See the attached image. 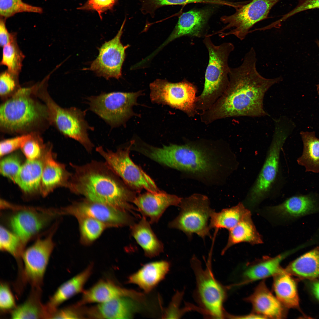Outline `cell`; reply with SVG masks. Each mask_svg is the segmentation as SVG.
Returning <instances> with one entry per match:
<instances>
[{
  "mask_svg": "<svg viewBox=\"0 0 319 319\" xmlns=\"http://www.w3.org/2000/svg\"><path fill=\"white\" fill-rule=\"evenodd\" d=\"M233 154L224 141L206 139L189 141L181 145L152 146L148 152L151 159L207 185L224 183L235 168Z\"/></svg>",
  "mask_w": 319,
  "mask_h": 319,
  "instance_id": "6da1fadb",
  "label": "cell"
},
{
  "mask_svg": "<svg viewBox=\"0 0 319 319\" xmlns=\"http://www.w3.org/2000/svg\"><path fill=\"white\" fill-rule=\"evenodd\" d=\"M256 57L252 47L239 66L230 68L226 89L209 109L200 114L202 122L209 124L230 117L268 115L263 108L264 95L271 87L281 82L282 77L263 76L256 68Z\"/></svg>",
  "mask_w": 319,
  "mask_h": 319,
  "instance_id": "7a4b0ae2",
  "label": "cell"
},
{
  "mask_svg": "<svg viewBox=\"0 0 319 319\" xmlns=\"http://www.w3.org/2000/svg\"><path fill=\"white\" fill-rule=\"evenodd\" d=\"M73 168L67 188L89 201L134 214L131 204L136 197L104 162L92 161L82 165L70 164Z\"/></svg>",
  "mask_w": 319,
  "mask_h": 319,
  "instance_id": "3957f363",
  "label": "cell"
},
{
  "mask_svg": "<svg viewBox=\"0 0 319 319\" xmlns=\"http://www.w3.org/2000/svg\"><path fill=\"white\" fill-rule=\"evenodd\" d=\"M208 35L203 42L208 51L209 61L206 71L204 88L198 97L197 110L204 112L209 109L223 95L229 82L230 68L228 60L234 46L231 43H224L215 45Z\"/></svg>",
  "mask_w": 319,
  "mask_h": 319,
  "instance_id": "277c9868",
  "label": "cell"
},
{
  "mask_svg": "<svg viewBox=\"0 0 319 319\" xmlns=\"http://www.w3.org/2000/svg\"><path fill=\"white\" fill-rule=\"evenodd\" d=\"M287 121L279 118L275 121V129L264 163L243 204L253 210L268 196L278 173L280 153L288 135Z\"/></svg>",
  "mask_w": 319,
  "mask_h": 319,
  "instance_id": "5b68a950",
  "label": "cell"
},
{
  "mask_svg": "<svg viewBox=\"0 0 319 319\" xmlns=\"http://www.w3.org/2000/svg\"><path fill=\"white\" fill-rule=\"evenodd\" d=\"M32 88L19 89L1 105L0 124L3 130L14 133L25 131L47 116L45 108L30 96Z\"/></svg>",
  "mask_w": 319,
  "mask_h": 319,
  "instance_id": "8992f818",
  "label": "cell"
},
{
  "mask_svg": "<svg viewBox=\"0 0 319 319\" xmlns=\"http://www.w3.org/2000/svg\"><path fill=\"white\" fill-rule=\"evenodd\" d=\"M208 197L203 194L194 193L182 198L179 206V214L170 222V228L180 230L191 239L193 234L203 239L211 237L209 222L213 210L210 207Z\"/></svg>",
  "mask_w": 319,
  "mask_h": 319,
  "instance_id": "52a82bcc",
  "label": "cell"
},
{
  "mask_svg": "<svg viewBox=\"0 0 319 319\" xmlns=\"http://www.w3.org/2000/svg\"><path fill=\"white\" fill-rule=\"evenodd\" d=\"M211 253L210 251L205 269L196 258L191 259L196 281L195 296L204 313L214 318H222L225 316L223 304L227 296L226 289L215 279L213 274Z\"/></svg>",
  "mask_w": 319,
  "mask_h": 319,
  "instance_id": "ba28073f",
  "label": "cell"
},
{
  "mask_svg": "<svg viewBox=\"0 0 319 319\" xmlns=\"http://www.w3.org/2000/svg\"><path fill=\"white\" fill-rule=\"evenodd\" d=\"M134 142L132 141L127 147L115 152L104 149L102 146L97 147L96 150L109 167L132 188L137 191L145 189L153 193L160 192L154 180L130 158V150Z\"/></svg>",
  "mask_w": 319,
  "mask_h": 319,
  "instance_id": "9c48e42d",
  "label": "cell"
},
{
  "mask_svg": "<svg viewBox=\"0 0 319 319\" xmlns=\"http://www.w3.org/2000/svg\"><path fill=\"white\" fill-rule=\"evenodd\" d=\"M152 102L168 105L180 110L189 117L197 113V89L192 83L185 80L172 83L165 79H157L150 84Z\"/></svg>",
  "mask_w": 319,
  "mask_h": 319,
  "instance_id": "30bf717a",
  "label": "cell"
},
{
  "mask_svg": "<svg viewBox=\"0 0 319 319\" xmlns=\"http://www.w3.org/2000/svg\"><path fill=\"white\" fill-rule=\"evenodd\" d=\"M113 92L87 98L90 109L112 127L125 123L134 114L132 107L141 94Z\"/></svg>",
  "mask_w": 319,
  "mask_h": 319,
  "instance_id": "8fae6325",
  "label": "cell"
},
{
  "mask_svg": "<svg viewBox=\"0 0 319 319\" xmlns=\"http://www.w3.org/2000/svg\"><path fill=\"white\" fill-rule=\"evenodd\" d=\"M280 0H252L236 9L234 14L222 17L226 26L216 33L222 38L233 35L244 40L250 29L257 22L266 19L272 7Z\"/></svg>",
  "mask_w": 319,
  "mask_h": 319,
  "instance_id": "7c38bea8",
  "label": "cell"
},
{
  "mask_svg": "<svg viewBox=\"0 0 319 319\" xmlns=\"http://www.w3.org/2000/svg\"><path fill=\"white\" fill-rule=\"evenodd\" d=\"M43 97L50 117L60 132L78 141L88 152H91L94 146L87 131L92 128L85 120V112L75 107L63 108L48 96Z\"/></svg>",
  "mask_w": 319,
  "mask_h": 319,
  "instance_id": "4fadbf2b",
  "label": "cell"
},
{
  "mask_svg": "<svg viewBox=\"0 0 319 319\" xmlns=\"http://www.w3.org/2000/svg\"><path fill=\"white\" fill-rule=\"evenodd\" d=\"M60 214L72 215L79 220L87 217L98 220L107 226H130L134 219L128 211L86 199L63 208Z\"/></svg>",
  "mask_w": 319,
  "mask_h": 319,
  "instance_id": "5bb4252c",
  "label": "cell"
},
{
  "mask_svg": "<svg viewBox=\"0 0 319 319\" xmlns=\"http://www.w3.org/2000/svg\"><path fill=\"white\" fill-rule=\"evenodd\" d=\"M126 20V17L116 36L102 45L99 49V53L96 58L89 68L84 70L92 71L97 76L107 79L111 78L118 79L121 77L125 50L129 46H124L121 40Z\"/></svg>",
  "mask_w": 319,
  "mask_h": 319,
  "instance_id": "9a60e30c",
  "label": "cell"
},
{
  "mask_svg": "<svg viewBox=\"0 0 319 319\" xmlns=\"http://www.w3.org/2000/svg\"><path fill=\"white\" fill-rule=\"evenodd\" d=\"M262 214L270 221L281 224L319 211V198L313 194L292 196L276 205L264 208Z\"/></svg>",
  "mask_w": 319,
  "mask_h": 319,
  "instance_id": "2e32d148",
  "label": "cell"
},
{
  "mask_svg": "<svg viewBox=\"0 0 319 319\" xmlns=\"http://www.w3.org/2000/svg\"><path fill=\"white\" fill-rule=\"evenodd\" d=\"M54 228L46 236L38 239L25 250L22 256L24 264V273L29 281L38 286L43 281L50 256L54 247Z\"/></svg>",
  "mask_w": 319,
  "mask_h": 319,
  "instance_id": "e0dca14e",
  "label": "cell"
},
{
  "mask_svg": "<svg viewBox=\"0 0 319 319\" xmlns=\"http://www.w3.org/2000/svg\"><path fill=\"white\" fill-rule=\"evenodd\" d=\"M55 214L49 210L22 209L9 217L8 224L11 231L19 238L25 247L48 224Z\"/></svg>",
  "mask_w": 319,
  "mask_h": 319,
  "instance_id": "ac0fdd59",
  "label": "cell"
},
{
  "mask_svg": "<svg viewBox=\"0 0 319 319\" xmlns=\"http://www.w3.org/2000/svg\"><path fill=\"white\" fill-rule=\"evenodd\" d=\"M122 297H131L139 302L144 296L136 291L123 288L108 279L100 280L89 289L84 291L80 300L76 303L82 306L91 303H100Z\"/></svg>",
  "mask_w": 319,
  "mask_h": 319,
  "instance_id": "d6986e66",
  "label": "cell"
},
{
  "mask_svg": "<svg viewBox=\"0 0 319 319\" xmlns=\"http://www.w3.org/2000/svg\"><path fill=\"white\" fill-rule=\"evenodd\" d=\"M182 198L174 194L161 191L157 193L149 192L136 197L133 203L142 217L149 219L151 224L157 223L169 206H179Z\"/></svg>",
  "mask_w": 319,
  "mask_h": 319,
  "instance_id": "ffe728a7",
  "label": "cell"
},
{
  "mask_svg": "<svg viewBox=\"0 0 319 319\" xmlns=\"http://www.w3.org/2000/svg\"><path fill=\"white\" fill-rule=\"evenodd\" d=\"M264 279L256 287L253 293L245 300L250 303L253 312L266 318L283 319L287 314V309L274 296L267 287Z\"/></svg>",
  "mask_w": 319,
  "mask_h": 319,
  "instance_id": "44dd1931",
  "label": "cell"
},
{
  "mask_svg": "<svg viewBox=\"0 0 319 319\" xmlns=\"http://www.w3.org/2000/svg\"><path fill=\"white\" fill-rule=\"evenodd\" d=\"M139 302L130 297H118L86 307L87 318H130L139 310Z\"/></svg>",
  "mask_w": 319,
  "mask_h": 319,
  "instance_id": "7402d4cb",
  "label": "cell"
},
{
  "mask_svg": "<svg viewBox=\"0 0 319 319\" xmlns=\"http://www.w3.org/2000/svg\"><path fill=\"white\" fill-rule=\"evenodd\" d=\"M209 14L210 12L206 9L193 10L183 13L170 36L157 51L183 36L205 37L204 30Z\"/></svg>",
  "mask_w": 319,
  "mask_h": 319,
  "instance_id": "603a6c76",
  "label": "cell"
},
{
  "mask_svg": "<svg viewBox=\"0 0 319 319\" xmlns=\"http://www.w3.org/2000/svg\"><path fill=\"white\" fill-rule=\"evenodd\" d=\"M297 250L296 248L276 256H264L248 264L243 274V280L240 285L274 276L284 271L280 264L285 258Z\"/></svg>",
  "mask_w": 319,
  "mask_h": 319,
  "instance_id": "cb8c5ba5",
  "label": "cell"
},
{
  "mask_svg": "<svg viewBox=\"0 0 319 319\" xmlns=\"http://www.w3.org/2000/svg\"><path fill=\"white\" fill-rule=\"evenodd\" d=\"M170 265V262L164 260L146 264L129 276L128 283L136 284L149 293L165 278Z\"/></svg>",
  "mask_w": 319,
  "mask_h": 319,
  "instance_id": "d4e9b609",
  "label": "cell"
},
{
  "mask_svg": "<svg viewBox=\"0 0 319 319\" xmlns=\"http://www.w3.org/2000/svg\"><path fill=\"white\" fill-rule=\"evenodd\" d=\"M44 161L40 186L41 192L45 196L57 187H67L71 174L64 165L53 159L50 151L45 156Z\"/></svg>",
  "mask_w": 319,
  "mask_h": 319,
  "instance_id": "484cf974",
  "label": "cell"
},
{
  "mask_svg": "<svg viewBox=\"0 0 319 319\" xmlns=\"http://www.w3.org/2000/svg\"><path fill=\"white\" fill-rule=\"evenodd\" d=\"M93 265L90 264L77 275L62 284L51 298L46 307L52 313L61 304L76 294L83 292L84 288L90 276Z\"/></svg>",
  "mask_w": 319,
  "mask_h": 319,
  "instance_id": "4316f807",
  "label": "cell"
},
{
  "mask_svg": "<svg viewBox=\"0 0 319 319\" xmlns=\"http://www.w3.org/2000/svg\"><path fill=\"white\" fill-rule=\"evenodd\" d=\"M150 223L142 217L139 222L130 226L131 234L143 249L144 255L152 258L160 255L164 250L163 243L152 230Z\"/></svg>",
  "mask_w": 319,
  "mask_h": 319,
  "instance_id": "83f0119b",
  "label": "cell"
},
{
  "mask_svg": "<svg viewBox=\"0 0 319 319\" xmlns=\"http://www.w3.org/2000/svg\"><path fill=\"white\" fill-rule=\"evenodd\" d=\"M284 270L300 279L319 280V246L292 261Z\"/></svg>",
  "mask_w": 319,
  "mask_h": 319,
  "instance_id": "f1b7e54d",
  "label": "cell"
},
{
  "mask_svg": "<svg viewBox=\"0 0 319 319\" xmlns=\"http://www.w3.org/2000/svg\"><path fill=\"white\" fill-rule=\"evenodd\" d=\"M284 271L273 277L272 289L276 297L287 309L299 308L297 283Z\"/></svg>",
  "mask_w": 319,
  "mask_h": 319,
  "instance_id": "f546056e",
  "label": "cell"
},
{
  "mask_svg": "<svg viewBox=\"0 0 319 319\" xmlns=\"http://www.w3.org/2000/svg\"><path fill=\"white\" fill-rule=\"evenodd\" d=\"M251 211L243 203L240 202L232 207L223 209L217 212H212L209 222L210 229L218 231L224 229H231L245 218L251 216Z\"/></svg>",
  "mask_w": 319,
  "mask_h": 319,
  "instance_id": "4dcf8cb0",
  "label": "cell"
},
{
  "mask_svg": "<svg viewBox=\"0 0 319 319\" xmlns=\"http://www.w3.org/2000/svg\"><path fill=\"white\" fill-rule=\"evenodd\" d=\"M229 231L227 241L222 250V254L238 244L246 242L254 245L263 243L262 237L257 230L251 215L245 218Z\"/></svg>",
  "mask_w": 319,
  "mask_h": 319,
  "instance_id": "1f68e13d",
  "label": "cell"
},
{
  "mask_svg": "<svg viewBox=\"0 0 319 319\" xmlns=\"http://www.w3.org/2000/svg\"><path fill=\"white\" fill-rule=\"evenodd\" d=\"M43 168L40 160H27L22 165L15 183L25 193L35 191L40 185Z\"/></svg>",
  "mask_w": 319,
  "mask_h": 319,
  "instance_id": "d6a6232c",
  "label": "cell"
},
{
  "mask_svg": "<svg viewBox=\"0 0 319 319\" xmlns=\"http://www.w3.org/2000/svg\"><path fill=\"white\" fill-rule=\"evenodd\" d=\"M303 143L302 154L297 161L304 166L306 171L319 172V139L314 132L303 131L300 133Z\"/></svg>",
  "mask_w": 319,
  "mask_h": 319,
  "instance_id": "836d02e7",
  "label": "cell"
},
{
  "mask_svg": "<svg viewBox=\"0 0 319 319\" xmlns=\"http://www.w3.org/2000/svg\"><path fill=\"white\" fill-rule=\"evenodd\" d=\"M16 38L3 47L1 64L6 66L9 71L18 76L25 56L17 44Z\"/></svg>",
  "mask_w": 319,
  "mask_h": 319,
  "instance_id": "e575fe53",
  "label": "cell"
},
{
  "mask_svg": "<svg viewBox=\"0 0 319 319\" xmlns=\"http://www.w3.org/2000/svg\"><path fill=\"white\" fill-rule=\"evenodd\" d=\"M23 0H0V17L6 19L23 12L41 14L43 9L25 3Z\"/></svg>",
  "mask_w": 319,
  "mask_h": 319,
  "instance_id": "d590c367",
  "label": "cell"
},
{
  "mask_svg": "<svg viewBox=\"0 0 319 319\" xmlns=\"http://www.w3.org/2000/svg\"><path fill=\"white\" fill-rule=\"evenodd\" d=\"M25 246L19 238L13 232L3 226L0 229V249L14 258L22 257Z\"/></svg>",
  "mask_w": 319,
  "mask_h": 319,
  "instance_id": "8d00e7d4",
  "label": "cell"
},
{
  "mask_svg": "<svg viewBox=\"0 0 319 319\" xmlns=\"http://www.w3.org/2000/svg\"><path fill=\"white\" fill-rule=\"evenodd\" d=\"M141 5L140 10L144 15L154 17L155 12L159 8L167 5H182L192 3L209 4L210 0H137Z\"/></svg>",
  "mask_w": 319,
  "mask_h": 319,
  "instance_id": "74e56055",
  "label": "cell"
},
{
  "mask_svg": "<svg viewBox=\"0 0 319 319\" xmlns=\"http://www.w3.org/2000/svg\"><path fill=\"white\" fill-rule=\"evenodd\" d=\"M33 300H29L15 307L11 314L12 319H39L47 316L45 307L42 309Z\"/></svg>",
  "mask_w": 319,
  "mask_h": 319,
  "instance_id": "f35d334b",
  "label": "cell"
},
{
  "mask_svg": "<svg viewBox=\"0 0 319 319\" xmlns=\"http://www.w3.org/2000/svg\"><path fill=\"white\" fill-rule=\"evenodd\" d=\"M81 234L83 239L88 242L93 241L101 235L106 227L105 224L91 218L80 219Z\"/></svg>",
  "mask_w": 319,
  "mask_h": 319,
  "instance_id": "ab89813d",
  "label": "cell"
},
{
  "mask_svg": "<svg viewBox=\"0 0 319 319\" xmlns=\"http://www.w3.org/2000/svg\"><path fill=\"white\" fill-rule=\"evenodd\" d=\"M22 165L19 156L17 154H12L1 161L0 172L3 176L15 183Z\"/></svg>",
  "mask_w": 319,
  "mask_h": 319,
  "instance_id": "60d3db41",
  "label": "cell"
},
{
  "mask_svg": "<svg viewBox=\"0 0 319 319\" xmlns=\"http://www.w3.org/2000/svg\"><path fill=\"white\" fill-rule=\"evenodd\" d=\"M119 0H87L83 5L78 7V10L97 12L100 19L102 14L108 10H112Z\"/></svg>",
  "mask_w": 319,
  "mask_h": 319,
  "instance_id": "b9f144b4",
  "label": "cell"
},
{
  "mask_svg": "<svg viewBox=\"0 0 319 319\" xmlns=\"http://www.w3.org/2000/svg\"><path fill=\"white\" fill-rule=\"evenodd\" d=\"M83 306V305H82ZM76 304L52 313L50 318L53 319H81L87 318L85 308Z\"/></svg>",
  "mask_w": 319,
  "mask_h": 319,
  "instance_id": "7bdbcfd3",
  "label": "cell"
},
{
  "mask_svg": "<svg viewBox=\"0 0 319 319\" xmlns=\"http://www.w3.org/2000/svg\"><path fill=\"white\" fill-rule=\"evenodd\" d=\"M32 138L30 134H26L4 140L0 144V156L8 154L19 148H22L25 144Z\"/></svg>",
  "mask_w": 319,
  "mask_h": 319,
  "instance_id": "ee69618b",
  "label": "cell"
},
{
  "mask_svg": "<svg viewBox=\"0 0 319 319\" xmlns=\"http://www.w3.org/2000/svg\"><path fill=\"white\" fill-rule=\"evenodd\" d=\"M16 75L8 70L3 72L0 76V94L4 96L12 92L17 85Z\"/></svg>",
  "mask_w": 319,
  "mask_h": 319,
  "instance_id": "f6af8a7d",
  "label": "cell"
},
{
  "mask_svg": "<svg viewBox=\"0 0 319 319\" xmlns=\"http://www.w3.org/2000/svg\"><path fill=\"white\" fill-rule=\"evenodd\" d=\"M14 296L9 287L1 284L0 287V308L2 311H7L15 308Z\"/></svg>",
  "mask_w": 319,
  "mask_h": 319,
  "instance_id": "bcb514c9",
  "label": "cell"
},
{
  "mask_svg": "<svg viewBox=\"0 0 319 319\" xmlns=\"http://www.w3.org/2000/svg\"><path fill=\"white\" fill-rule=\"evenodd\" d=\"M182 292L177 293L172 299L168 307L163 316L166 318H179L183 314L184 310L180 309V306L182 298Z\"/></svg>",
  "mask_w": 319,
  "mask_h": 319,
  "instance_id": "7dc6e473",
  "label": "cell"
},
{
  "mask_svg": "<svg viewBox=\"0 0 319 319\" xmlns=\"http://www.w3.org/2000/svg\"><path fill=\"white\" fill-rule=\"evenodd\" d=\"M319 8V0H298V4L292 10L283 15L287 19L299 13L305 11Z\"/></svg>",
  "mask_w": 319,
  "mask_h": 319,
  "instance_id": "c3c4849f",
  "label": "cell"
},
{
  "mask_svg": "<svg viewBox=\"0 0 319 319\" xmlns=\"http://www.w3.org/2000/svg\"><path fill=\"white\" fill-rule=\"evenodd\" d=\"M21 148L28 160H37L41 156L40 146L38 142L32 139V138L27 141Z\"/></svg>",
  "mask_w": 319,
  "mask_h": 319,
  "instance_id": "681fc988",
  "label": "cell"
},
{
  "mask_svg": "<svg viewBox=\"0 0 319 319\" xmlns=\"http://www.w3.org/2000/svg\"><path fill=\"white\" fill-rule=\"evenodd\" d=\"M6 20L0 17V45L3 47L16 38V33H10L8 30L6 23Z\"/></svg>",
  "mask_w": 319,
  "mask_h": 319,
  "instance_id": "f907efd6",
  "label": "cell"
},
{
  "mask_svg": "<svg viewBox=\"0 0 319 319\" xmlns=\"http://www.w3.org/2000/svg\"><path fill=\"white\" fill-rule=\"evenodd\" d=\"M310 288L313 294L319 302V280H313Z\"/></svg>",
  "mask_w": 319,
  "mask_h": 319,
  "instance_id": "816d5d0a",
  "label": "cell"
},
{
  "mask_svg": "<svg viewBox=\"0 0 319 319\" xmlns=\"http://www.w3.org/2000/svg\"><path fill=\"white\" fill-rule=\"evenodd\" d=\"M315 42L316 43L319 48V40H317L315 41ZM317 90L319 89V84L317 85Z\"/></svg>",
  "mask_w": 319,
  "mask_h": 319,
  "instance_id": "f5cc1de1",
  "label": "cell"
},
{
  "mask_svg": "<svg viewBox=\"0 0 319 319\" xmlns=\"http://www.w3.org/2000/svg\"><path fill=\"white\" fill-rule=\"evenodd\" d=\"M317 91H318V94H319V89H318V90Z\"/></svg>",
  "mask_w": 319,
  "mask_h": 319,
  "instance_id": "db71d44e",
  "label": "cell"
}]
</instances>
